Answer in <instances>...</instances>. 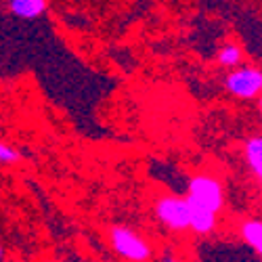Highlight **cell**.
<instances>
[{
	"label": "cell",
	"mask_w": 262,
	"mask_h": 262,
	"mask_svg": "<svg viewBox=\"0 0 262 262\" xmlns=\"http://www.w3.org/2000/svg\"><path fill=\"white\" fill-rule=\"evenodd\" d=\"M189 204L193 206H202L218 214V210L225 204V195H223V185L216 177L210 174H198L193 177L189 183Z\"/></svg>",
	"instance_id": "6da1fadb"
},
{
	"label": "cell",
	"mask_w": 262,
	"mask_h": 262,
	"mask_svg": "<svg viewBox=\"0 0 262 262\" xmlns=\"http://www.w3.org/2000/svg\"><path fill=\"white\" fill-rule=\"evenodd\" d=\"M109 242L112 248L116 250V254L120 258L126 260H149L151 258V246L145 242L141 235H137L135 231L124 229V227H114L109 233Z\"/></svg>",
	"instance_id": "7a4b0ae2"
},
{
	"label": "cell",
	"mask_w": 262,
	"mask_h": 262,
	"mask_svg": "<svg viewBox=\"0 0 262 262\" xmlns=\"http://www.w3.org/2000/svg\"><path fill=\"white\" fill-rule=\"evenodd\" d=\"M156 214L168 229L187 231L189 216H191V204H189V200L174 198V195H164V198H160L156 202Z\"/></svg>",
	"instance_id": "3957f363"
},
{
	"label": "cell",
	"mask_w": 262,
	"mask_h": 262,
	"mask_svg": "<svg viewBox=\"0 0 262 262\" xmlns=\"http://www.w3.org/2000/svg\"><path fill=\"white\" fill-rule=\"evenodd\" d=\"M227 91L239 99H254L262 93V72L254 68H244L227 76Z\"/></svg>",
	"instance_id": "277c9868"
},
{
	"label": "cell",
	"mask_w": 262,
	"mask_h": 262,
	"mask_svg": "<svg viewBox=\"0 0 262 262\" xmlns=\"http://www.w3.org/2000/svg\"><path fill=\"white\" fill-rule=\"evenodd\" d=\"M216 227V212L202 208V206H193L191 204V216H189V229H193L195 233L206 235L210 231H214Z\"/></svg>",
	"instance_id": "5b68a950"
},
{
	"label": "cell",
	"mask_w": 262,
	"mask_h": 262,
	"mask_svg": "<svg viewBox=\"0 0 262 262\" xmlns=\"http://www.w3.org/2000/svg\"><path fill=\"white\" fill-rule=\"evenodd\" d=\"M9 9L19 19H38L47 11V0H9Z\"/></svg>",
	"instance_id": "8992f818"
},
{
	"label": "cell",
	"mask_w": 262,
	"mask_h": 262,
	"mask_svg": "<svg viewBox=\"0 0 262 262\" xmlns=\"http://www.w3.org/2000/svg\"><path fill=\"white\" fill-rule=\"evenodd\" d=\"M242 237L256 250L258 256H262V221H246L242 225Z\"/></svg>",
	"instance_id": "52a82bcc"
},
{
	"label": "cell",
	"mask_w": 262,
	"mask_h": 262,
	"mask_svg": "<svg viewBox=\"0 0 262 262\" xmlns=\"http://www.w3.org/2000/svg\"><path fill=\"white\" fill-rule=\"evenodd\" d=\"M246 160L254 174L262 170V137H254L246 143Z\"/></svg>",
	"instance_id": "ba28073f"
},
{
	"label": "cell",
	"mask_w": 262,
	"mask_h": 262,
	"mask_svg": "<svg viewBox=\"0 0 262 262\" xmlns=\"http://www.w3.org/2000/svg\"><path fill=\"white\" fill-rule=\"evenodd\" d=\"M218 61H221V65H225V68H235V65H239V61H242V51L235 45H227L218 53Z\"/></svg>",
	"instance_id": "9c48e42d"
},
{
	"label": "cell",
	"mask_w": 262,
	"mask_h": 262,
	"mask_svg": "<svg viewBox=\"0 0 262 262\" xmlns=\"http://www.w3.org/2000/svg\"><path fill=\"white\" fill-rule=\"evenodd\" d=\"M19 162V151L11 145L0 143V164H15Z\"/></svg>",
	"instance_id": "30bf717a"
},
{
	"label": "cell",
	"mask_w": 262,
	"mask_h": 262,
	"mask_svg": "<svg viewBox=\"0 0 262 262\" xmlns=\"http://www.w3.org/2000/svg\"><path fill=\"white\" fill-rule=\"evenodd\" d=\"M256 177H258V181L262 183V170H258V172H256Z\"/></svg>",
	"instance_id": "8fae6325"
},
{
	"label": "cell",
	"mask_w": 262,
	"mask_h": 262,
	"mask_svg": "<svg viewBox=\"0 0 262 262\" xmlns=\"http://www.w3.org/2000/svg\"><path fill=\"white\" fill-rule=\"evenodd\" d=\"M3 258H5V250H3V248H0V260H3Z\"/></svg>",
	"instance_id": "7c38bea8"
},
{
	"label": "cell",
	"mask_w": 262,
	"mask_h": 262,
	"mask_svg": "<svg viewBox=\"0 0 262 262\" xmlns=\"http://www.w3.org/2000/svg\"><path fill=\"white\" fill-rule=\"evenodd\" d=\"M260 109H262V99H260Z\"/></svg>",
	"instance_id": "4fadbf2b"
}]
</instances>
